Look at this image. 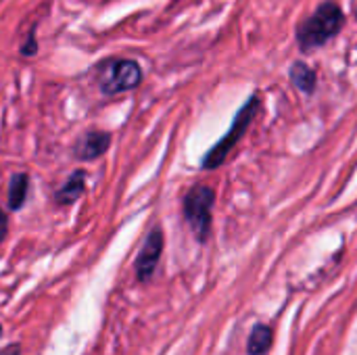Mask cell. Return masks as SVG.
Returning <instances> with one entry per match:
<instances>
[{"label":"cell","mask_w":357,"mask_h":355,"mask_svg":"<svg viewBox=\"0 0 357 355\" xmlns=\"http://www.w3.org/2000/svg\"><path fill=\"white\" fill-rule=\"evenodd\" d=\"M343 23H345L343 8L333 0L322 2L297 27V42H299L301 50H314V48L324 46L326 42H331L341 31Z\"/></svg>","instance_id":"1"},{"label":"cell","mask_w":357,"mask_h":355,"mask_svg":"<svg viewBox=\"0 0 357 355\" xmlns=\"http://www.w3.org/2000/svg\"><path fill=\"white\" fill-rule=\"evenodd\" d=\"M259 107H261V100H259L257 94H253V96L238 109V113L234 115V119H232L228 132H226V134L222 136V140H218V142L207 151V155L203 157V161H201V167H203V169H207V172L218 169V167L228 159V155L232 153V149L241 142V138H243V136L247 134V130L251 128L255 115L259 113Z\"/></svg>","instance_id":"2"},{"label":"cell","mask_w":357,"mask_h":355,"mask_svg":"<svg viewBox=\"0 0 357 355\" xmlns=\"http://www.w3.org/2000/svg\"><path fill=\"white\" fill-rule=\"evenodd\" d=\"M213 205H215V190L207 184H195L182 199V213L186 224L190 226L195 239L205 243L211 232L213 222Z\"/></svg>","instance_id":"3"},{"label":"cell","mask_w":357,"mask_h":355,"mask_svg":"<svg viewBox=\"0 0 357 355\" xmlns=\"http://www.w3.org/2000/svg\"><path fill=\"white\" fill-rule=\"evenodd\" d=\"M142 82V69L132 59L111 56L96 65V84L102 94L113 96L138 88Z\"/></svg>","instance_id":"4"},{"label":"cell","mask_w":357,"mask_h":355,"mask_svg":"<svg viewBox=\"0 0 357 355\" xmlns=\"http://www.w3.org/2000/svg\"><path fill=\"white\" fill-rule=\"evenodd\" d=\"M163 245H165V239H163V232L161 228H153L146 239H144V245L136 257V264H134V272H136V278L138 282H149L159 266V259H161V253H163Z\"/></svg>","instance_id":"5"},{"label":"cell","mask_w":357,"mask_h":355,"mask_svg":"<svg viewBox=\"0 0 357 355\" xmlns=\"http://www.w3.org/2000/svg\"><path fill=\"white\" fill-rule=\"evenodd\" d=\"M111 146V134L100 130H90L82 134L73 144V157L79 161H94L105 155Z\"/></svg>","instance_id":"6"},{"label":"cell","mask_w":357,"mask_h":355,"mask_svg":"<svg viewBox=\"0 0 357 355\" xmlns=\"http://www.w3.org/2000/svg\"><path fill=\"white\" fill-rule=\"evenodd\" d=\"M86 192V172L84 169H75L67 182L54 192V201L59 205H71L77 199H82V195Z\"/></svg>","instance_id":"7"},{"label":"cell","mask_w":357,"mask_h":355,"mask_svg":"<svg viewBox=\"0 0 357 355\" xmlns=\"http://www.w3.org/2000/svg\"><path fill=\"white\" fill-rule=\"evenodd\" d=\"M274 343V331L268 324H257L247 341V352L249 355H266L272 349Z\"/></svg>","instance_id":"8"},{"label":"cell","mask_w":357,"mask_h":355,"mask_svg":"<svg viewBox=\"0 0 357 355\" xmlns=\"http://www.w3.org/2000/svg\"><path fill=\"white\" fill-rule=\"evenodd\" d=\"M291 80H293V84H295L301 92H305V94H312V92L316 90V84H318L316 71H314L310 65H305L303 61L293 63V67H291Z\"/></svg>","instance_id":"9"},{"label":"cell","mask_w":357,"mask_h":355,"mask_svg":"<svg viewBox=\"0 0 357 355\" xmlns=\"http://www.w3.org/2000/svg\"><path fill=\"white\" fill-rule=\"evenodd\" d=\"M27 192H29V176L23 172L15 174L8 184V209H13V211L21 209L25 205Z\"/></svg>","instance_id":"10"},{"label":"cell","mask_w":357,"mask_h":355,"mask_svg":"<svg viewBox=\"0 0 357 355\" xmlns=\"http://www.w3.org/2000/svg\"><path fill=\"white\" fill-rule=\"evenodd\" d=\"M19 52L23 54V56H33L36 52H38V40H36V27L27 33V38H25V42L21 44V48H19Z\"/></svg>","instance_id":"11"},{"label":"cell","mask_w":357,"mask_h":355,"mask_svg":"<svg viewBox=\"0 0 357 355\" xmlns=\"http://www.w3.org/2000/svg\"><path fill=\"white\" fill-rule=\"evenodd\" d=\"M6 232H8V218H6L4 209L0 207V243L6 239Z\"/></svg>","instance_id":"12"},{"label":"cell","mask_w":357,"mask_h":355,"mask_svg":"<svg viewBox=\"0 0 357 355\" xmlns=\"http://www.w3.org/2000/svg\"><path fill=\"white\" fill-rule=\"evenodd\" d=\"M15 354H19V345H10L6 352H2L0 355H15Z\"/></svg>","instance_id":"13"},{"label":"cell","mask_w":357,"mask_h":355,"mask_svg":"<svg viewBox=\"0 0 357 355\" xmlns=\"http://www.w3.org/2000/svg\"><path fill=\"white\" fill-rule=\"evenodd\" d=\"M0 335H2V326H0Z\"/></svg>","instance_id":"14"}]
</instances>
